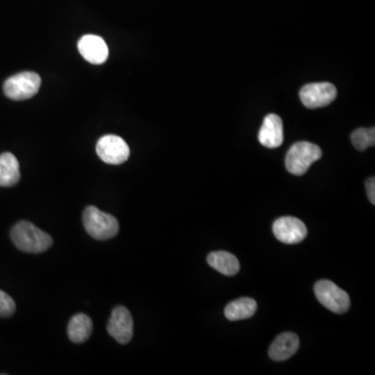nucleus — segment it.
I'll return each mask as SVG.
<instances>
[{
    "label": "nucleus",
    "mask_w": 375,
    "mask_h": 375,
    "mask_svg": "<svg viewBox=\"0 0 375 375\" xmlns=\"http://www.w3.org/2000/svg\"><path fill=\"white\" fill-rule=\"evenodd\" d=\"M11 238L23 253H41L52 245V238L28 221H21L12 229Z\"/></svg>",
    "instance_id": "f257e3e1"
},
{
    "label": "nucleus",
    "mask_w": 375,
    "mask_h": 375,
    "mask_svg": "<svg viewBox=\"0 0 375 375\" xmlns=\"http://www.w3.org/2000/svg\"><path fill=\"white\" fill-rule=\"evenodd\" d=\"M321 157L323 151L316 144L305 141L295 143L287 153L286 168L291 174L303 175Z\"/></svg>",
    "instance_id": "f03ea898"
},
{
    "label": "nucleus",
    "mask_w": 375,
    "mask_h": 375,
    "mask_svg": "<svg viewBox=\"0 0 375 375\" xmlns=\"http://www.w3.org/2000/svg\"><path fill=\"white\" fill-rule=\"evenodd\" d=\"M84 225L86 231L96 240H108L119 231V222L112 215L90 206L84 212Z\"/></svg>",
    "instance_id": "7ed1b4c3"
},
{
    "label": "nucleus",
    "mask_w": 375,
    "mask_h": 375,
    "mask_svg": "<svg viewBox=\"0 0 375 375\" xmlns=\"http://www.w3.org/2000/svg\"><path fill=\"white\" fill-rule=\"evenodd\" d=\"M315 294L323 307L336 314H344L350 307V298L345 291L331 280H319L315 285Z\"/></svg>",
    "instance_id": "20e7f679"
},
{
    "label": "nucleus",
    "mask_w": 375,
    "mask_h": 375,
    "mask_svg": "<svg viewBox=\"0 0 375 375\" xmlns=\"http://www.w3.org/2000/svg\"><path fill=\"white\" fill-rule=\"evenodd\" d=\"M40 86V75L26 71L9 77L3 85V92L10 99L26 100L36 95Z\"/></svg>",
    "instance_id": "39448f33"
},
{
    "label": "nucleus",
    "mask_w": 375,
    "mask_h": 375,
    "mask_svg": "<svg viewBox=\"0 0 375 375\" xmlns=\"http://www.w3.org/2000/svg\"><path fill=\"white\" fill-rule=\"evenodd\" d=\"M96 153L104 163L120 165L130 157V147L121 137L106 135L99 139L96 145Z\"/></svg>",
    "instance_id": "423d86ee"
},
{
    "label": "nucleus",
    "mask_w": 375,
    "mask_h": 375,
    "mask_svg": "<svg viewBox=\"0 0 375 375\" xmlns=\"http://www.w3.org/2000/svg\"><path fill=\"white\" fill-rule=\"evenodd\" d=\"M299 97L305 108H318L329 106L337 97V89L331 83H314L303 86Z\"/></svg>",
    "instance_id": "0eeeda50"
},
{
    "label": "nucleus",
    "mask_w": 375,
    "mask_h": 375,
    "mask_svg": "<svg viewBox=\"0 0 375 375\" xmlns=\"http://www.w3.org/2000/svg\"><path fill=\"white\" fill-rule=\"evenodd\" d=\"M108 333L120 344H128L132 340L134 321L126 307H117L113 309L108 323Z\"/></svg>",
    "instance_id": "6e6552de"
},
{
    "label": "nucleus",
    "mask_w": 375,
    "mask_h": 375,
    "mask_svg": "<svg viewBox=\"0 0 375 375\" xmlns=\"http://www.w3.org/2000/svg\"><path fill=\"white\" fill-rule=\"evenodd\" d=\"M274 235L285 244H298L307 237V229L305 223L295 217H282L274 221Z\"/></svg>",
    "instance_id": "1a4fd4ad"
},
{
    "label": "nucleus",
    "mask_w": 375,
    "mask_h": 375,
    "mask_svg": "<svg viewBox=\"0 0 375 375\" xmlns=\"http://www.w3.org/2000/svg\"><path fill=\"white\" fill-rule=\"evenodd\" d=\"M79 50L91 64H104L108 59V48L106 41L95 35H86L79 42Z\"/></svg>",
    "instance_id": "9d476101"
},
{
    "label": "nucleus",
    "mask_w": 375,
    "mask_h": 375,
    "mask_svg": "<svg viewBox=\"0 0 375 375\" xmlns=\"http://www.w3.org/2000/svg\"><path fill=\"white\" fill-rule=\"evenodd\" d=\"M259 141L267 148H276L284 142V128L280 117L270 114L264 119L259 133Z\"/></svg>",
    "instance_id": "9b49d317"
},
{
    "label": "nucleus",
    "mask_w": 375,
    "mask_h": 375,
    "mask_svg": "<svg viewBox=\"0 0 375 375\" xmlns=\"http://www.w3.org/2000/svg\"><path fill=\"white\" fill-rule=\"evenodd\" d=\"M298 348V336L293 333H284L274 340L268 354L276 362H282L294 356Z\"/></svg>",
    "instance_id": "f8f14e48"
},
{
    "label": "nucleus",
    "mask_w": 375,
    "mask_h": 375,
    "mask_svg": "<svg viewBox=\"0 0 375 375\" xmlns=\"http://www.w3.org/2000/svg\"><path fill=\"white\" fill-rule=\"evenodd\" d=\"M257 301L249 297L235 299L227 305L224 315L229 321H239L253 317L257 311Z\"/></svg>",
    "instance_id": "ddd939ff"
},
{
    "label": "nucleus",
    "mask_w": 375,
    "mask_h": 375,
    "mask_svg": "<svg viewBox=\"0 0 375 375\" xmlns=\"http://www.w3.org/2000/svg\"><path fill=\"white\" fill-rule=\"evenodd\" d=\"M20 180V166L11 153L0 155V186H15Z\"/></svg>",
    "instance_id": "4468645a"
},
{
    "label": "nucleus",
    "mask_w": 375,
    "mask_h": 375,
    "mask_svg": "<svg viewBox=\"0 0 375 375\" xmlns=\"http://www.w3.org/2000/svg\"><path fill=\"white\" fill-rule=\"evenodd\" d=\"M211 267L224 276H235L240 271V263L233 253L227 251H215L208 256Z\"/></svg>",
    "instance_id": "2eb2a0df"
},
{
    "label": "nucleus",
    "mask_w": 375,
    "mask_h": 375,
    "mask_svg": "<svg viewBox=\"0 0 375 375\" xmlns=\"http://www.w3.org/2000/svg\"><path fill=\"white\" fill-rule=\"evenodd\" d=\"M93 331L91 318L85 314H77L68 325V337L73 343H84L89 339Z\"/></svg>",
    "instance_id": "dca6fc26"
},
{
    "label": "nucleus",
    "mask_w": 375,
    "mask_h": 375,
    "mask_svg": "<svg viewBox=\"0 0 375 375\" xmlns=\"http://www.w3.org/2000/svg\"><path fill=\"white\" fill-rule=\"evenodd\" d=\"M352 142L358 151H366L368 147L374 146L375 130L372 128H358L352 135Z\"/></svg>",
    "instance_id": "f3484780"
},
{
    "label": "nucleus",
    "mask_w": 375,
    "mask_h": 375,
    "mask_svg": "<svg viewBox=\"0 0 375 375\" xmlns=\"http://www.w3.org/2000/svg\"><path fill=\"white\" fill-rule=\"evenodd\" d=\"M16 305L14 299L7 293L0 290V317L12 316L15 313Z\"/></svg>",
    "instance_id": "a211bd4d"
},
{
    "label": "nucleus",
    "mask_w": 375,
    "mask_h": 375,
    "mask_svg": "<svg viewBox=\"0 0 375 375\" xmlns=\"http://www.w3.org/2000/svg\"><path fill=\"white\" fill-rule=\"evenodd\" d=\"M367 194L371 204H375V180L374 177H370L366 182Z\"/></svg>",
    "instance_id": "6ab92c4d"
}]
</instances>
